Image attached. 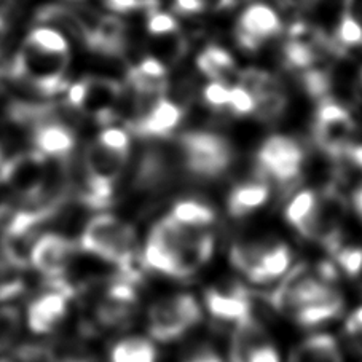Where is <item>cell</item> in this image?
<instances>
[{
	"mask_svg": "<svg viewBox=\"0 0 362 362\" xmlns=\"http://www.w3.org/2000/svg\"><path fill=\"white\" fill-rule=\"evenodd\" d=\"M212 251L214 240L206 230L185 227L168 216L148 235L144 264L166 276L187 279L211 259Z\"/></svg>",
	"mask_w": 362,
	"mask_h": 362,
	"instance_id": "cell-1",
	"label": "cell"
},
{
	"mask_svg": "<svg viewBox=\"0 0 362 362\" xmlns=\"http://www.w3.org/2000/svg\"><path fill=\"white\" fill-rule=\"evenodd\" d=\"M80 246L85 252L115 265L122 276L133 279L134 283L141 279V274L134 267V228L118 217L112 214L93 217L80 236Z\"/></svg>",
	"mask_w": 362,
	"mask_h": 362,
	"instance_id": "cell-2",
	"label": "cell"
},
{
	"mask_svg": "<svg viewBox=\"0 0 362 362\" xmlns=\"http://www.w3.org/2000/svg\"><path fill=\"white\" fill-rule=\"evenodd\" d=\"M202 321V308L190 294H174L155 302L148 310V334L168 343L189 332Z\"/></svg>",
	"mask_w": 362,
	"mask_h": 362,
	"instance_id": "cell-3",
	"label": "cell"
},
{
	"mask_svg": "<svg viewBox=\"0 0 362 362\" xmlns=\"http://www.w3.org/2000/svg\"><path fill=\"white\" fill-rule=\"evenodd\" d=\"M184 163L199 177H216L227 170L233 160L230 144L212 133H187L180 137Z\"/></svg>",
	"mask_w": 362,
	"mask_h": 362,
	"instance_id": "cell-4",
	"label": "cell"
},
{
	"mask_svg": "<svg viewBox=\"0 0 362 362\" xmlns=\"http://www.w3.org/2000/svg\"><path fill=\"white\" fill-rule=\"evenodd\" d=\"M326 284L317 273H313L310 267L302 264L287 273L276 289L268 296V300L279 313L294 316L296 311L313 300Z\"/></svg>",
	"mask_w": 362,
	"mask_h": 362,
	"instance_id": "cell-5",
	"label": "cell"
},
{
	"mask_svg": "<svg viewBox=\"0 0 362 362\" xmlns=\"http://www.w3.org/2000/svg\"><path fill=\"white\" fill-rule=\"evenodd\" d=\"M354 123L343 105L326 101L317 110L315 137L324 152L339 158L351 144Z\"/></svg>",
	"mask_w": 362,
	"mask_h": 362,
	"instance_id": "cell-6",
	"label": "cell"
},
{
	"mask_svg": "<svg viewBox=\"0 0 362 362\" xmlns=\"http://www.w3.org/2000/svg\"><path fill=\"white\" fill-rule=\"evenodd\" d=\"M259 165L279 182H291L300 176L303 151L298 142L286 136H272L259 151Z\"/></svg>",
	"mask_w": 362,
	"mask_h": 362,
	"instance_id": "cell-7",
	"label": "cell"
},
{
	"mask_svg": "<svg viewBox=\"0 0 362 362\" xmlns=\"http://www.w3.org/2000/svg\"><path fill=\"white\" fill-rule=\"evenodd\" d=\"M76 257V245L66 236L47 233L37 240L29 252V265L48 281H61Z\"/></svg>",
	"mask_w": 362,
	"mask_h": 362,
	"instance_id": "cell-8",
	"label": "cell"
},
{
	"mask_svg": "<svg viewBox=\"0 0 362 362\" xmlns=\"http://www.w3.org/2000/svg\"><path fill=\"white\" fill-rule=\"evenodd\" d=\"M71 291L61 281H52V289L37 296L28 307V326L34 334H49L64 321Z\"/></svg>",
	"mask_w": 362,
	"mask_h": 362,
	"instance_id": "cell-9",
	"label": "cell"
},
{
	"mask_svg": "<svg viewBox=\"0 0 362 362\" xmlns=\"http://www.w3.org/2000/svg\"><path fill=\"white\" fill-rule=\"evenodd\" d=\"M133 279L118 274L112 281L96 307V320L105 327H122L134 315L137 291Z\"/></svg>",
	"mask_w": 362,
	"mask_h": 362,
	"instance_id": "cell-10",
	"label": "cell"
},
{
	"mask_svg": "<svg viewBox=\"0 0 362 362\" xmlns=\"http://www.w3.org/2000/svg\"><path fill=\"white\" fill-rule=\"evenodd\" d=\"M209 315L219 321L240 322L252 316V302L247 289L240 283L211 287L204 296Z\"/></svg>",
	"mask_w": 362,
	"mask_h": 362,
	"instance_id": "cell-11",
	"label": "cell"
},
{
	"mask_svg": "<svg viewBox=\"0 0 362 362\" xmlns=\"http://www.w3.org/2000/svg\"><path fill=\"white\" fill-rule=\"evenodd\" d=\"M283 24L276 11L265 4L247 7L240 18L238 39L247 49H255L262 42L281 33Z\"/></svg>",
	"mask_w": 362,
	"mask_h": 362,
	"instance_id": "cell-12",
	"label": "cell"
},
{
	"mask_svg": "<svg viewBox=\"0 0 362 362\" xmlns=\"http://www.w3.org/2000/svg\"><path fill=\"white\" fill-rule=\"evenodd\" d=\"M292 260L291 249L284 243H272L262 245L257 254V260L246 278L255 284H267L278 279L289 270Z\"/></svg>",
	"mask_w": 362,
	"mask_h": 362,
	"instance_id": "cell-13",
	"label": "cell"
},
{
	"mask_svg": "<svg viewBox=\"0 0 362 362\" xmlns=\"http://www.w3.org/2000/svg\"><path fill=\"white\" fill-rule=\"evenodd\" d=\"M343 307L345 302L340 292L332 284H326L313 300L298 308L292 317L305 327H313L340 316Z\"/></svg>",
	"mask_w": 362,
	"mask_h": 362,
	"instance_id": "cell-14",
	"label": "cell"
},
{
	"mask_svg": "<svg viewBox=\"0 0 362 362\" xmlns=\"http://www.w3.org/2000/svg\"><path fill=\"white\" fill-rule=\"evenodd\" d=\"M127 158L128 155L110 151V148L104 147L98 141L91 144L85 153V166L88 180L114 185V180L120 174Z\"/></svg>",
	"mask_w": 362,
	"mask_h": 362,
	"instance_id": "cell-15",
	"label": "cell"
},
{
	"mask_svg": "<svg viewBox=\"0 0 362 362\" xmlns=\"http://www.w3.org/2000/svg\"><path fill=\"white\" fill-rule=\"evenodd\" d=\"M180 118H182V109L176 103L158 99L152 105V109L139 118V122L136 123V129L144 136L166 137L177 127Z\"/></svg>",
	"mask_w": 362,
	"mask_h": 362,
	"instance_id": "cell-16",
	"label": "cell"
},
{
	"mask_svg": "<svg viewBox=\"0 0 362 362\" xmlns=\"http://www.w3.org/2000/svg\"><path fill=\"white\" fill-rule=\"evenodd\" d=\"M267 343V334L262 324L254 316L236 322L230 341V362H246L255 349Z\"/></svg>",
	"mask_w": 362,
	"mask_h": 362,
	"instance_id": "cell-17",
	"label": "cell"
},
{
	"mask_svg": "<svg viewBox=\"0 0 362 362\" xmlns=\"http://www.w3.org/2000/svg\"><path fill=\"white\" fill-rule=\"evenodd\" d=\"M320 198L313 190H303L294 197L286 209V219L305 238L311 240Z\"/></svg>",
	"mask_w": 362,
	"mask_h": 362,
	"instance_id": "cell-18",
	"label": "cell"
},
{
	"mask_svg": "<svg viewBox=\"0 0 362 362\" xmlns=\"http://www.w3.org/2000/svg\"><path fill=\"white\" fill-rule=\"evenodd\" d=\"M291 362H343V356L332 335L316 334L298 345Z\"/></svg>",
	"mask_w": 362,
	"mask_h": 362,
	"instance_id": "cell-19",
	"label": "cell"
},
{
	"mask_svg": "<svg viewBox=\"0 0 362 362\" xmlns=\"http://www.w3.org/2000/svg\"><path fill=\"white\" fill-rule=\"evenodd\" d=\"M37 20L42 24H49V26H58L61 29H64L72 37L82 40L88 47L91 45V30L82 20V16L76 13V11L59 7V5H49V7H45L39 11Z\"/></svg>",
	"mask_w": 362,
	"mask_h": 362,
	"instance_id": "cell-20",
	"label": "cell"
},
{
	"mask_svg": "<svg viewBox=\"0 0 362 362\" xmlns=\"http://www.w3.org/2000/svg\"><path fill=\"white\" fill-rule=\"evenodd\" d=\"M35 146L42 155L49 157H62L76 146V137L72 131L62 124H42L35 131Z\"/></svg>",
	"mask_w": 362,
	"mask_h": 362,
	"instance_id": "cell-21",
	"label": "cell"
},
{
	"mask_svg": "<svg viewBox=\"0 0 362 362\" xmlns=\"http://www.w3.org/2000/svg\"><path fill=\"white\" fill-rule=\"evenodd\" d=\"M268 197H270V189L264 182L240 185L230 193L228 212L233 217H243L265 204Z\"/></svg>",
	"mask_w": 362,
	"mask_h": 362,
	"instance_id": "cell-22",
	"label": "cell"
},
{
	"mask_svg": "<svg viewBox=\"0 0 362 362\" xmlns=\"http://www.w3.org/2000/svg\"><path fill=\"white\" fill-rule=\"evenodd\" d=\"M153 343L142 337H127L110 348L109 362H157Z\"/></svg>",
	"mask_w": 362,
	"mask_h": 362,
	"instance_id": "cell-23",
	"label": "cell"
},
{
	"mask_svg": "<svg viewBox=\"0 0 362 362\" xmlns=\"http://www.w3.org/2000/svg\"><path fill=\"white\" fill-rule=\"evenodd\" d=\"M198 69L206 77L212 78V82L227 80L230 74L235 71V61L228 52L219 47H209L198 56Z\"/></svg>",
	"mask_w": 362,
	"mask_h": 362,
	"instance_id": "cell-24",
	"label": "cell"
},
{
	"mask_svg": "<svg viewBox=\"0 0 362 362\" xmlns=\"http://www.w3.org/2000/svg\"><path fill=\"white\" fill-rule=\"evenodd\" d=\"M170 216L174 221L182 223V226L198 230H206L216 221L214 211L208 204L192 202V199H185V202L177 203L174 206Z\"/></svg>",
	"mask_w": 362,
	"mask_h": 362,
	"instance_id": "cell-25",
	"label": "cell"
},
{
	"mask_svg": "<svg viewBox=\"0 0 362 362\" xmlns=\"http://www.w3.org/2000/svg\"><path fill=\"white\" fill-rule=\"evenodd\" d=\"M26 47L53 56H67L69 53V42L66 37L61 34V30L48 26H40L30 30L26 39Z\"/></svg>",
	"mask_w": 362,
	"mask_h": 362,
	"instance_id": "cell-26",
	"label": "cell"
},
{
	"mask_svg": "<svg viewBox=\"0 0 362 362\" xmlns=\"http://www.w3.org/2000/svg\"><path fill=\"white\" fill-rule=\"evenodd\" d=\"M21 270V267H18L4 251H0V302L11 300L24 291Z\"/></svg>",
	"mask_w": 362,
	"mask_h": 362,
	"instance_id": "cell-27",
	"label": "cell"
},
{
	"mask_svg": "<svg viewBox=\"0 0 362 362\" xmlns=\"http://www.w3.org/2000/svg\"><path fill=\"white\" fill-rule=\"evenodd\" d=\"M255 114L264 120H274V118L283 114L286 107V96L281 93L279 85L268 90L262 95L255 96Z\"/></svg>",
	"mask_w": 362,
	"mask_h": 362,
	"instance_id": "cell-28",
	"label": "cell"
},
{
	"mask_svg": "<svg viewBox=\"0 0 362 362\" xmlns=\"http://www.w3.org/2000/svg\"><path fill=\"white\" fill-rule=\"evenodd\" d=\"M286 61L294 67H308L315 61V48L311 43L303 42L298 37H292V40L286 45Z\"/></svg>",
	"mask_w": 362,
	"mask_h": 362,
	"instance_id": "cell-29",
	"label": "cell"
},
{
	"mask_svg": "<svg viewBox=\"0 0 362 362\" xmlns=\"http://www.w3.org/2000/svg\"><path fill=\"white\" fill-rule=\"evenodd\" d=\"M337 265H339L348 276L359 278L362 273V247H339L335 251Z\"/></svg>",
	"mask_w": 362,
	"mask_h": 362,
	"instance_id": "cell-30",
	"label": "cell"
},
{
	"mask_svg": "<svg viewBox=\"0 0 362 362\" xmlns=\"http://www.w3.org/2000/svg\"><path fill=\"white\" fill-rule=\"evenodd\" d=\"M20 330V315L13 307H0V349L8 346Z\"/></svg>",
	"mask_w": 362,
	"mask_h": 362,
	"instance_id": "cell-31",
	"label": "cell"
},
{
	"mask_svg": "<svg viewBox=\"0 0 362 362\" xmlns=\"http://www.w3.org/2000/svg\"><path fill=\"white\" fill-rule=\"evenodd\" d=\"M98 142L103 144L104 147L110 148V151L128 155L129 151V136L127 134V131H123L120 128H105L103 129V133L99 134Z\"/></svg>",
	"mask_w": 362,
	"mask_h": 362,
	"instance_id": "cell-32",
	"label": "cell"
},
{
	"mask_svg": "<svg viewBox=\"0 0 362 362\" xmlns=\"http://www.w3.org/2000/svg\"><path fill=\"white\" fill-rule=\"evenodd\" d=\"M148 33L153 35H170L177 30V21L174 20V16L170 13H163V11L153 10L148 15L147 21Z\"/></svg>",
	"mask_w": 362,
	"mask_h": 362,
	"instance_id": "cell-33",
	"label": "cell"
},
{
	"mask_svg": "<svg viewBox=\"0 0 362 362\" xmlns=\"http://www.w3.org/2000/svg\"><path fill=\"white\" fill-rule=\"evenodd\" d=\"M228 107L238 115H249L255 110V99L245 86H233L230 90Z\"/></svg>",
	"mask_w": 362,
	"mask_h": 362,
	"instance_id": "cell-34",
	"label": "cell"
},
{
	"mask_svg": "<svg viewBox=\"0 0 362 362\" xmlns=\"http://www.w3.org/2000/svg\"><path fill=\"white\" fill-rule=\"evenodd\" d=\"M204 101L212 107H226L230 103V88L222 82H211L204 88Z\"/></svg>",
	"mask_w": 362,
	"mask_h": 362,
	"instance_id": "cell-35",
	"label": "cell"
},
{
	"mask_svg": "<svg viewBox=\"0 0 362 362\" xmlns=\"http://www.w3.org/2000/svg\"><path fill=\"white\" fill-rule=\"evenodd\" d=\"M339 40L349 47L362 43V28L346 15H343L341 18V23L339 28Z\"/></svg>",
	"mask_w": 362,
	"mask_h": 362,
	"instance_id": "cell-36",
	"label": "cell"
},
{
	"mask_svg": "<svg viewBox=\"0 0 362 362\" xmlns=\"http://www.w3.org/2000/svg\"><path fill=\"white\" fill-rule=\"evenodd\" d=\"M134 72L139 74L144 78L151 80H165L166 67L158 58H146L141 61V64L134 67Z\"/></svg>",
	"mask_w": 362,
	"mask_h": 362,
	"instance_id": "cell-37",
	"label": "cell"
},
{
	"mask_svg": "<svg viewBox=\"0 0 362 362\" xmlns=\"http://www.w3.org/2000/svg\"><path fill=\"white\" fill-rule=\"evenodd\" d=\"M104 2L110 10L122 11V13L137 8H147L148 11H153V7L157 5V0H104Z\"/></svg>",
	"mask_w": 362,
	"mask_h": 362,
	"instance_id": "cell-38",
	"label": "cell"
},
{
	"mask_svg": "<svg viewBox=\"0 0 362 362\" xmlns=\"http://www.w3.org/2000/svg\"><path fill=\"white\" fill-rule=\"evenodd\" d=\"M305 85H307V90L311 93V95L316 98H322L330 88L329 78L326 74L322 72L307 74V77H305Z\"/></svg>",
	"mask_w": 362,
	"mask_h": 362,
	"instance_id": "cell-39",
	"label": "cell"
},
{
	"mask_svg": "<svg viewBox=\"0 0 362 362\" xmlns=\"http://www.w3.org/2000/svg\"><path fill=\"white\" fill-rule=\"evenodd\" d=\"M246 362H281L278 349L274 348L272 343H264L255 351L249 356Z\"/></svg>",
	"mask_w": 362,
	"mask_h": 362,
	"instance_id": "cell-40",
	"label": "cell"
},
{
	"mask_svg": "<svg viewBox=\"0 0 362 362\" xmlns=\"http://www.w3.org/2000/svg\"><path fill=\"white\" fill-rule=\"evenodd\" d=\"M174 7L179 11V13H202V11L208 7L206 5V0H174Z\"/></svg>",
	"mask_w": 362,
	"mask_h": 362,
	"instance_id": "cell-41",
	"label": "cell"
},
{
	"mask_svg": "<svg viewBox=\"0 0 362 362\" xmlns=\"http://www.w3.org/2000/svg\"><path fill=\"white\" fill-rule=\"evenodd\" d=\"M85 95H86V80H82V82H77L69 86L67 91V99L69 104L76 105V107L82 109V104L85 101Z\"/></svg>",
	"mask_w": 362,
	"mask_h": 362,
	"instance_id": "cell-42",
	"label": "cell"
},
{
	"mask_svg": "<svg viewBox=\"0 0 362 362\" xmlns=\"http://www.w3.org/2000/svg\"><path fill=\"white\" fill-rule=\"evenodd\" d=\"M346 334L351 337H358L362 335V307H359L354 313L348 317L346 326H345Z\"/></svg>",
	"mask_w": 362,
	"mask_h": 362,
	"instance_id": "cell-43",
	"label": "cell"
},
{
	"mask_svg": "<svg viewBox=\"0 0 362 362\" xmlns=\"http://www.w3.org/2000/svg\"><path fill=\"white\" fill-rule=\"evenodd\" d=\"M362 28V0H345V13Z\"/></svg>",
	"mask_w": 362,
	"mask_h": 362,
	"instance_id": "cell-44",
	"label": "cell"
},
{
	"mask_svg": "<svg viewBox=\"0 0 362 362\" xmlns=\"http://www.w3.org/2000/svg\"><path fill=\"white\" fill-rule=\"evenodd\" d=\"M185 362H222L219 354L212 351V349H198V351L193 353L192 356L185 359Z\"/></svg>",
	"mask_w": 362,
	"mask_h": 362,
	"instance_id": "cell-45",
	"label": "cell"
},
{
	"mask_svg": "<svg viewBox=\"0 0 362 362\" xmlns=\"http://www.w3.org/2000/svg\"><path fill=\"white\" fill-rule=\"evenodd\" d=\"M345 155L348 157V160L351 161V165L358 166L362 170V146L358 144V146H354V144H349V147L346 148Z\"/></svg>",
	"mask_w": 362,
	"mask_h": 362,
	"instance_id": "cell-46",
	"label": "cell"
},
{
	"mask_svg": "<svg viewBox=\"0 0 362 362\" xmlns=\"http://www.w3.org/2000/svg\"><path fill=\"white\" fill-rule=\"evenodd\" d=\"M353 340H354V346H356V349H358V353L362 356V335L353 337Z\"/></svg>",
	"mask_w": 362,
	"mask_h": 362,
	"instance_id": "cell-47",
	"label": "cell"
},
{
	"mask_svg": "<svg viewBox=\"0 0 362 362\" xmlns=\"http://www.w3.org/2000/svg\"><path fill=\"white\" fill-rule=\"evenodd\" d=\"M4 35H5V21H4V18L0 16V40L4 39Z\"/></svg>",
	"mask_w": 362,
	"mask_h": 362,
	"instance_id": "cell-48",
	"label": "cell"
},
{
	"mask_svg": "<svg viewBox=\"0 0 362 362\" xmlns=\"http://www.w3.org/2000/svg\"><path fill=\"white\" fill-rule=\"evenodd\" d=\"M59 362H90V361L80 359V358H71V359H61Z\"/></svg>",
	"mask_w": 362,
	"mask_h": 362,
	"instance_id": "cell-49",
	"label": "cell"
},
{
	"mask_svg": "<svg viewBox=\"0 0 362 362\" xmlns=\"http://www.w3.org/2000/svg\"><path fill=\"white\" fill-rule=\"evenodd\" d=\"M358 279H359V283H361V287H362V273L359 274V278H358Z\"/></svg>",
	"mask_w": 362,
	"mask_h": 362,
	"instance_id": "cell-50",
	"label": "cell"
}]
</instances>
